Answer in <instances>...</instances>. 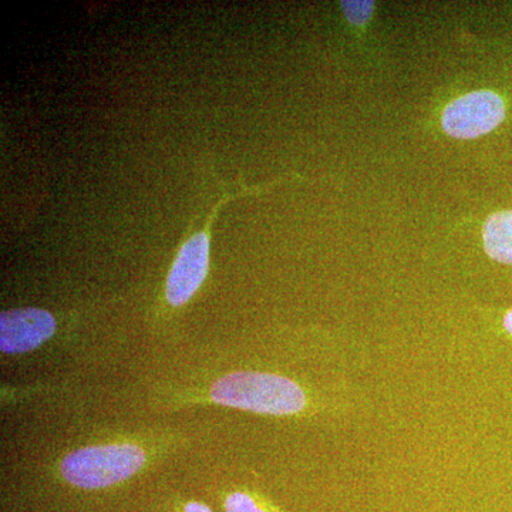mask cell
<instances>
[{"instance_id":"cell-9","label":"cell","mask_w":512,"mask_h":512,"mask_svg":"<svg viewBox=\"0 0 512 512\" xmlns=\"http://www.w3.org/2000/svg\"><path fill=\"white\" fill-rule=\"evenodd\" d=\"M184 512H214L210 507L197 501H191V503L185 504Z\"/></svg>"},{"instance_id":"cell-5","label":"cell","mask_w":512,"mask_h":512,"mask_svg":"<svg viewBox=\"0 0 512 512\" xmlns=\"http://www.w3.org/2000/svg\"><path fill=\"white\" fill-rule=\"evenodd\" d=\"M210 266V239L197 234L181 247L168 274L165 295L170 305L181 306L190 301L207 278Z\"/></svg>"},{"instance_id":"cell-1","label":"cell","mask_w":512,"mask_h":512,"mask_svg":"<svg viewBox=\"0 0 512 512\" xmlns=\"http://www.w3.org/2000/svg\"><path fill=\"white\" fill-rule=\"evenodd\" d=\"M211 402L266 416H295L309 406L308 394L295 380L264 372H234L215 380Z\"/></svg>"},{"instance_id":"cell-4","label":"cell","mask_w":512,"mask_h":512,"mask_svg":"<svg viewBox=\"0 0 512 512\" xmlns=\"http://www.w3.org/2000/svg\"><path fill=\"white\" fill-rule=\"evenodd\" d=\"M55 332V316L45 309H13L0 315V349L6 355L35 350Z\"/></svg>"},{"instance_id":"cell-3","label":"cell","mask_w":512,"mask_h":512,"mask_svg":"<svg viewBox=\"0 0 512 512\" xmlns=\"http://www.w3.org/2000/svg\"><path fill=\"white\" fill-rule=\"evenodd\" d=\"M505 119V104L490 90L468 93L451 101L441 117L448 136L471 140L490 133Z\"/></svg>"},{"instance_id":"cell-7","label":"cell","mask_w":512,"mask_h":512,"mask_svg":"<svg viewBox=\"0 0 512 512\" xmlns=\"http://www.w3.org/2000/svg\"><path fill=\"white\" fill-rule=\"evenodd\" d=\"M225 512H278L268 504L261 503L258 498L242 491L229 494L224 503Z\"/></svg>"},{"instance_id":"cell-6","label":"cell","mask_w":512,"mask_h":512,"mask_svg":"<svg viewBox=\"0 0 512 512\" xmlns=\"http://www.w3.org/2000/svg\"><path fill=\"white\" fill-rule=\"evenodd\" d=\"M484 249L500 264L512 265V211L495 212L485 221Z\"/></svg>"},{"instance_id":"cell-2","label":"cell","mask_w":512,"mask_h":512,"mask_svg":"<svg viewBox=\"0 0 512 512\" xmlns=\"http://www.w3.org/2000/svg\"><path fill=\"white\" fill-rule=\"evenodd\" d=\"M146 461V451L136 444H101L67 454L60 463V473L74 487L97 490L123 483L137 474Z\"/></svg>"},{"instance_id":"cell-8","label":"cell","mask_w":512,"mask_h":512,"mask_svg":"<svg viewBox=\"0 0 512 512\" xmlns=\"http://www.w3.org/2000/svg\"><path fill=\"white\" fill-rule=\"evenodd\" d=\"M342 8L350 22L357 26L365 25L375 9L373 2H342Z\"/></svg>"},{"instance_id":"cell-10","label":"cell","mask_w":512,"mask_h":512,"mask_svg":"<svg viewBox=\"0 0 512 512\" xmlns=\"http://www.w3.org/2000/svg\"><path fill=\"white\" fill-rule=\"evenodd\" d=\"M503 325L504 329L512 336V311L508 312L507 315L504 316Z\"/></svg>"}]
</instances>
